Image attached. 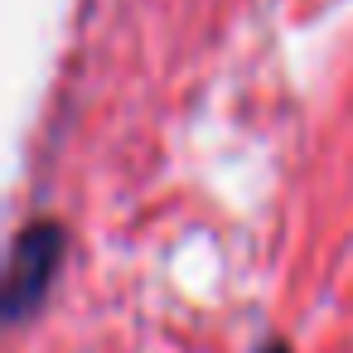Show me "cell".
Segmentation results:
<instances>
[{
	"instance_id": "2",
	"label": "cell",
	"mask_w": 353,
	"mask_h": 353,
	"mask_svg": "<svg viewBox=\"0 0 353 353\" xmlns=\"http://www.w3.org/2000/svg\"><path fill=\"white\" fill-rule=\"evenodd\" d=\"M261 353H290V348H285V343H266Z\"/></svg>"
},
{
	"instance_id": "1",
	"label": "cell",
	"mask_w": 353,
	"mask_h": 353,
	"mask_svg": "<svg viewBox=\"0 0 353 353\" xmlns=\"http://www.w3.org/2000/svg\"><path fill=\"white\" fill-rule=\"evenodd\" d=\"M63 228L59 223H30L15 232L10 242V266H6V314L25 319L30 310H39V300L49 295V281L63 261Z\"/></svg>"
}]
</instances>
